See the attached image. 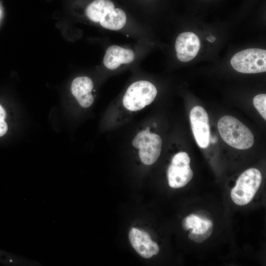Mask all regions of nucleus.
<instances>
[{
	"label": "nucleus",
	"mask_w": 266,
	"mask_h": 266,
	"mask_svg": "<svg viewBox=\"0 0 266 266\" xmlns=\"http://www.w3.org/2000/svg\"><path fill=\"white\" fill-rule=\"evenodd\" d=\"M218 129L223 140L237 149H247L254 144V138L251 131L235 117L226 115L218 122Z\"/></svg>",
	"instance_id": "obj_1"
},
{
	"label": "nucleus",
	"mask_w": 266,
	"mask_h": 266,
	"mask_svg": "<svg viewBox=\"0 0 266 266\" xmlns=\"http://www.w3.org/2000/svg\"><path fill=\"white\" fill-rule=\"evenodd\" d=\"M262 179L261 173L258 169L251 168L245 170L239 176L231 190L233 201L238 205L249 203L258 191Z\"/></svg>",
	"instance_id": "obj_2"
},
{
	"label": "nucleus",
	"mask_w": 266,
	"mask_h": 266,
	"mask_svg": "<svg viewBox=\"0 0 266 266\" xmlns=\"http://www.w3.org/2000/svg\"><path fill=\"white\" fill-rule=\"evenodd\" d=\"M157 94L156 88L150 82L145 80L136 81L127 90L123 99V103L130 111H138L150 104Z\"/></svg>",
	"instance_id": "obj_3"
},
{
	"label": "nucleus",
	"mask_w": 266,
	"mask_h": 266,
	"mask_svg": "<svg viewBox=\"0 0 266 266\" xmlns=\"http://www.w3.org/2000/svg\"><path fill=\"white\" fill-rule=\"evenodd\" d=\"M233 67L243 73H256L266 71V50L250 48L242 50L231 60Z\"/></svg>",
	"instance_id": "obj_4"
},
{
	"label": "nucleus",
	"mask_w": 266,
	"mask_h": 266,
	"mask_svg": "<svg viewBox=\"0 0 266 266\" xmlns=\"http://www.w3.org/2000/svg\"><path fill=\"white\" fill-rule=\"evenodd\" d=\"M133 145L139 149L141 161L146 165L153 164L159 158L162 148L161 137L151 133L149 129L139 132L133 139Z\"/></svg>",
	"instance_id": "obj_5"
},
{
	"label": "nucleus",
	"mask_w": 266,
	"mask_h": 266,
	"mask_svg": "<svg viewBox=\"0 0 266 266\" xmlns=\"http://www.w3.org/2000/svg\"><path fill=\"white\" fill-rule=\"evenodd\" d=\"M190 163V157L185 152H179L173 156L167 171L168 182L170 187L181 188L190 181L193 172Z\"/></svg>",
	"instance_id": "obj_6"
},
{
	"label": "nucleus",
	"mask_w": 266,
	"mask_h": 266,
	"mask_svg": "<svg viewBox=\"0 0 266 266\" xmlns=\"http://www.w3.org/2000/svg\"><path fill=\"white\" fill-rule=\"evenodd\" d=\"M190 120L197 143L201 148H207L210 142V128L206 110L200 106L194 107L191 111Z\"/></svg>",
	"instance_id": "obj_7"
},
{
	"label": "nucleus",
	"mask_w": 266,
	"mask_h": 266,
	"mask_svg": "<svg viewBox=\"0 0 266 266\" xmlns=\"http://www.w3.org/2000/svg\"><path fill=\"white\" fill-rule=\"evenodd\" d=\"M175 47L177 58L180 61L187 62L197 55L200 47V41L194 33L184 32L177 36Z\"/></svg>",
	"instance_id": "obj_8"
},
{
	"label": "nucleus",
	"mask_w": 266,
	"mask_h": 266,
	"mask_svg": "<svg viewBox=\"0 0 266 266\" xmlns=\"http://www.w3.org/2000/svg\"><path fill=\"white\" fill-rule=\"evenodd\" d=\"M129 237L136 252L144 258H150L159 252L158 244L144 231L133 228L130 231Z\"/></svg>",
	"instance_id": "obj_9"
},
{
	"label": "nucleus",
	"mask_w": 266,
	"mask_h": 266,
	"mask_svg": "<svg viewBox=\"0 0 266 266\" xmlns=\"http://www.w3.org/2000/svg\"><path fill=\"white\" fill-rule=\"evenodd\" d=\"M134 53L131 49L118 45H111L106 50L103 63L104 66L111 70L115 69L121 64H130L134 60Z\"/></svg>",
	"instance_id": "obj_10"
},
{
	"label": "nucleus",
	"mask_w": 266,
	"mask_h": 266,
	"mask_svg": "<svg viewBox=\"0 0 266 266\" xmlns=\"http://www.w3.org/2000/svg\"><path fill=\"white\" fill-rule=\"evenodd\" d=\"M93 83L91 78L86 76L75 78L72 82L71 91L79 104L83 107L90 106L94 102L91 94Z\"/></svg>",
	"instance_id": "obj_11"
},
{
	"label": "nucleus",
	"mask_w": 266,
	"mask_h": 266,
	"mask_svg": "<svg viewBox=\"0 0 266 266\" xmlns=\"http://www.w3.org/2000/svg\"><path fill=\"white\" fill-rule=\"evenodd\" d=\"M126 15L121 8H114L107 12L100 19V25L107 29L119 30L123 28L126 22Z\"/></svg>",
	"instance_id": "obj_12"
},
{
	"label": "nucleus",
	"mask_w": 266,
	"mask_h": 266,
	"mask_svg": "<svg viewBox=\"0 0 266 266\" xmlns=\"http://www.w3.org/2000/svg\"><path fill=\"white\" fill-rule=\"evenodd\" d=\"M114 8V4L110 0H95L87 6L86 14L91 21L100 22L107 12Z\"/></svg>",
	"instance_id": "obj_13"
},
{
	"label": "nucleus",
	"mask_w": 266,
	"mask_h": 266,
	"mask_svg": "<svg viewBox=\"0 0 266 266\" xmlns=\"http://www.w3.org/2000/svg\"><path fill=\"white\" fill-rule=\"evenodd\" d=\"M182 226L184 230L190 229L191 233L195 234H202L206 232L210 227L213 226L210 220L201 218L193 214L183 219Z\"/></svg>",
	"instance_id": "obj_14"
},
{
	"label": "nucleus",
	"mask_w": 266,
	"mask_h": 266,
	"mask_svg": "<svg viewBox=\"0 0 266 266\" xmlns=\"http://www.w3.org/2000/svg\"><path fill=\"white\" fill-rule=\"evenodd\" d=\"M27 260L23 259L22 258H19L10 253L0 250V262L2 264L5 265H23V264L26 265L28 264L29 265L30 263H27Z\"/></svg>",
	"instance_id": "obj_15"
},
{
	"label": "nucleus",
	"mask_w": 266,
	"mask_h": 266,
	"mask_svg": "<svg viewBox=\"0 0 266 266\" xmlns=\"http://www.w3.org/2000/svg\"><path fill=\"white\" fill-rule=\"evenodd\" d=\"M253 104L262 117L266 119V95L260 94L253 99Z\"/></svg>",
	"instance_id": "obj_16"
},
{
	"label": "nucleus",
	"mask_w": 266,
	"mask_h": 266,
	"mask_svg": "<svg viewBox=\"0 0 266 266\" xmlns=\"http://www.w3.org/2000/svg\"><path fill=\"white\" fill-rule=\"evenodd\" d=\"M213 226L210 227L206 232L202 234H195L190 232L189 238L196 243H202L210 237L213 232Z\"/></svg>",
	"instance_id": "obj_17"
},
{
	"label": "nucleus",
	"mask_w": 266,
	"mask_h": 266,
	"mask_svg": "<svg viewBox=\"0 0 266 266\" xmlns=\"http://www.w3.org/2000/svg\"><path fill=\"white\" fill-rule=\"evenodd\" d=\"M5 114L4 109L0 105V136L5 134L7 131V125L4 121Z\"/></svg>",
	"instance_id": "obj_18"
},
{
	"label": "nucleus",
	"mask_w": 266,
	"mask_h": 266,
	"mask_svg": "<svg viewBox=\"0 0 266 266\" xmlns=\"http://www.w3.org/2000/svg\"><path fill=\"white\" fill-rule=\"evenodd\" d=\"M206 39L211 42H214V41L216 39L215 37L212 36L211 35L209 38L207 37Z\"/></svg>",
	"instance_id": "obj_19"
}]
</instances>
